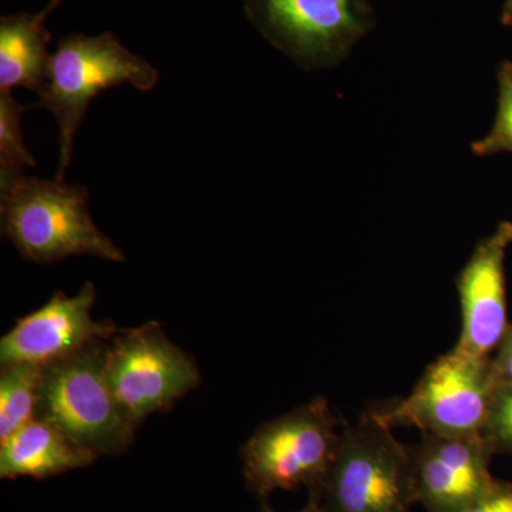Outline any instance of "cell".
I'll return each instance as SVG.
<instances>
[{"mask_svg":"<svg viewBox=\"0 0 512 512\" xmlns=\"http://www.w3.org/2000/svg\"><path fill=\"white\" fill-rule=\"evenodd\" d=\"M45 367L18 363L0 373V441L36 417Z\"/></svg>","mask_w":512,"mask_h":512,"instance_id":"obj_14","label":"cell"},{"mask_svg":"<svg viewBox=\"0 0 512 512\" xmlns=\"http://www.w3.org/2000/svg\"><path fill=\"white\" fill-rule=\"evenodd\" d=\"M503 22L512 28V0H505Z\"/></svg>","mask_w":512,"mask_h":512,"instance_id":"obj_21","label":"cell"},{"mask_svg":"<svg viewBox=\"0 0 512 512\" xmlns=\"http://www.w3.org/2000/svg\"><path fill=\"white\" fill-rule=\"evenodd\" d=\"M97 292L86 282L74 296L59 292L37 311L19 319L0 340L2 366L28 363L46 367L72 356L92 343L113 339L110 320H94Z\"/></svg>","mask_w":512,"mask_h":512,"instance_id":"obj_9","label":"cell"},{"mask_svg":"<svg viewBox=\"0 0 512 512\" xmlns=\"http://www.w3.org/2000/svg\"><path fill=\"white\" fill-rule=\"evenodd\" d=\"M106 352L96 342L46 366L36 413L96 457L119 456L136 429L111 389Z\"/></svg>","mask_w":512,"mask_h":512,"instance_id":"obj_4","label":"cell"},{"mask_svg":"<svg viewBox=\"0 0 512 512\" xmlns=\"http://www.w3.org/2000/svg\"><path fill=\"white\" fill-rule=\"evenodd\" d=\"M497 80L498 104L493 127L487 136L471 146L473 153L480 157L512 154V62L498 67Z\"/></svg>","mask_w":512,"mask_h":512,"instance_id":"obj_16","label":"cell"},{"mask_svg":"<svg viewBox=\"0 0 512 512\" xmlns=\"http://www.w3.org/2000/svg\"><path fill=\"white\" fill-rule=\"evenodd\" d=\"M494 375L500 386H512V322L505 332L497 349V355L491 359Z\"/></svg>","mask_w":512,"mask_h":512,"instance_id":"obj_19","label":"cell"},{"mask_svg":"<svg viewBox=\"0 0 512 512\" xmlns=\"http://www.w3.org/2000/svg\"><path fill=\"white\" fill-rule=\"evenodd\" d=\"M261 512H274V511H272L271 508L268 507V505H264V507H262ZM301 512H326V511L323 510L322 507H320V504L318 503V501L313 500L312 497H309L308 504H306V507L303 508V510Z\"/></svg>","mask_w":512,"mask_h":512,"instance_id":"obj_20","label":"cell"},{"mask_svg":"<svg viewBox=\"0 0 512 512\" xmlns=\"http://www.w3.org/2000/svg\"><path fill=\"white\" fill-rule=\"evenodd\" d=\"M106 370L114 396L134 426L201 383L194 360L156 322L114 335L107 346Z\"/></svg>","mask_w":512,"mask_h":512,"instance_id":"obj_8","label":"cell"},{"mask_svg":"<svg viewBox=\"0 0 512 512\" xmlns=\"http://www.w3.org/2000/svg\"><path fill=\"white\" fill-rule=\"evenodd\" d=\"M96 458L55 424L36 416L0 441V477L47 478L89 467Z\"/></svg>","mask_w":512,"mask_h":512,"instance_id":"obj_12","label":"cell"},{"mask_svg":"<svg viewBox=\"0 0 512 512\" xmlns=\"http://www.w3.org/2000/svg\"><path fill=\"white\" fill-rule=\"evenodd\" d=\"M512 244V222H501L493 234L478 242L457 279L461 305L460 352L491 357L510 322L505 292V255Z\"/></svg>","mask_w":512,"mask_h":512,"instance_id":"obj_11","label":"cell"},{"mask_svg":"<svg viewBox=\"0 0 512 512\" xmlns=\"http://www.w3.org/2000/svg\"><path fill=\"white\" fill-rule=\"evenodd\" d=\"M500 387L491 357L454 348L427 366L406 399L369 416L392 430L407 426L436 436H477L484 434Z\"/></svg>","mask_w":512,"mask_h":512,"instance_id":"obj_5","label":"cell"},{"mask_svg":"<svg viewBox=\"0 0 512 512\" xmlns=\"http://www.w3.org/2000/svg\"><path fill=\"white\" fill-rule=\"evenodd\" d=\"M0 192L3 232L23 258L37 264L73 255L126 261L123 251L94 224L89 190L83 185L19 175L0 185Z\"/></svg>","mask_w":512,"mask_h":512,"instance_id":"obj_1","label":"cell"},{"mask_svg":"<svg viewBox=\"0 0 512 512\" xmlns=\"http://www.w3.org/2000/svg\"><path fill=\"white\" fill-rule=\"evenodd\" d=\"M158 80L157 70L121 45L113 33L70 35L60 40L50 55L46 82L37 92L36 104L49 111L59 127L56 180L64 181L77 131L93 99L124 83L131 84L138 92H151Z\"/></svg>","mask_w":512,"mask_h":512,"instance_id":"obj_2","label":"cell"},{"mask_svg":"<svg viewBox=\"0 0 512 512\" xmlns=\"http://www.w3.org/2000/svg\"><path fill=\"white\" fill-rule=\"evenodd\" d=\"M36 106H23L12 93L0 92V185L23 175L25 168L36 165L35 157L25 146L22 116Z\"/></svg>","mask_w":512,"mask_h":512,"instance_id":"obj_15","label":"cell"},{"mask_svg":"<svg viewBox=\"0 0 512 512\" xmlns=\"http://www.w3.org/2000/svg\"><path fill=\"white\" fill-rule=\"evenodd\" d=\"M484 437L495 453L512 451V386H501L498 390Z\"/></svg>","mask_w":512,"mask_h":512,"instance_id":"obj_17","label":"cell"},{"mask_svg":"<svg viewBox=\"0 0 512 512\" xmlns=\"http://www.w3.org/2000/svg\"><path fill=\"white\" fill-rule=\"evenodd\" d=\"M63 0H50L37 13H19L0 20V92L16 87L39 92L46 82L52 35L46 19Z\"/></svg>","mask_w":512,"mask_h":512,"instance_id":"obj_13","label":"cell"},{"mask_svg":"<svg viewBox=\"0 0 512 512\" xmlns=\"http://www.w3.org/2000/svg\"><path fill=\"white\" fill-rule=\"evenodd\" d=\"M245 12L302 69L342 62L375 25L366 0H245Z\"/></svg>","mask_w":512,"mask_h":512,"instance_id":"obj_7","label":"cell"},{"mask_svg":"<svg viewBox=\"0 0 512 512\" xmlns=\"http://www.w3.org/2000/svg\"><path fill=\"white\" fill-rule=\"evenodd\" d=\"M456 512H512V485L497 481L487 493Z\"/></svg>","mask_w":512,"mask_h":512,"instance_id":"obj_18","label":"cell"},{"mask_svg":"<svg viewBox=\"0 0 512 512\" xmlns=\"http://www.w3.org/2000/svg\"><path fill=\"white\" fill-rule=\"evenodd\" d=\"M342 430L325 397H315L262 424L242 448L249 490L268 497L276 490L318 487L338 453Z\"/></svg>","mask_w":512,"mask_h":512,"instance_id":"obj_6","label":"cell"},{"mask_svg":"<svg viewBox=\"0 0 512 512\" xmlns=\"http://www.w3.org/2000/svg\"><path fill=\"white\" fill-rule=\"evenodd\" d=\"M495 451L484 434L448 437L423 434L412 447L417 503L427 512H456L487 493Z\"/></svg>","mask_w":512,"mask_h":512,"instance_id":"obj_10","label":"cell"},{"mask_svg":"<svg viewBox=\"0 0 512 512\" xmlns=\"http://www.w3.org/2000/svg\"><path fill=\"white\" fill-rule=\"evenodd\" d=\"M309 493L326 512H410L417 503L412 447L367 414L343 427L328 474Z\"/></svg>","mask_w":512,"mask_h":512,"instance_id":"obj_3","label":"cell"}]
</instances>
